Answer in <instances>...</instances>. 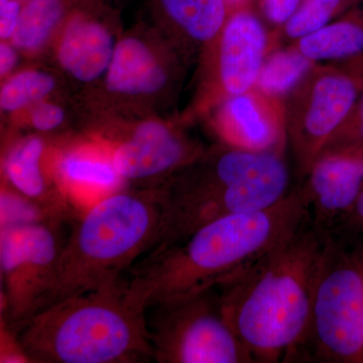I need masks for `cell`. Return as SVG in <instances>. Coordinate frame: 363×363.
<instances>
[{"instance_id": "6da1fadb", "label": "cell", "mask_w": 363, "mask_h": 363, "mask_svg": "<svg viewBox=\"0 0 363 363\" xmlns=\"http://www.w3.org/2000/svg\"><path fill=\"white\" fill-rule=\"evenodd\" d=\"M330 236L308 217L292 235L217 288L222 312L253 362L297 359Z\"/></svg>"}, {"instance_id": "7a4b0ae2", "label": "cell", "mask_w": 363, "mask_h": 363, "mask_svg": "<svg viewBox=\"0 0 363 363\" xmlns=\"http://www.w3.org/2000/svg\"><path fill=\"white\" fill-rule=\"evenodd\" d=\"M307 219L298 186L271 207L222 217L178 245L150 252L126 286L145 309L209 292L240 276Z\"/></svg>"}, {"instance_id": "3957f363", "label": "cell", "mask_w": 363, "mask_h": 363, "mask_svg": "<svg viewBox=\"0 0 363 363\" xmlns=\"http://www.w3.org/2000/svg\"><path fill=\"white\" fill-rule=\"evenodd\" d=\"M145 308L118 281L72 296L18 321L26 358L50 363H117L155 357Z\"/></svg>"}, {"instance_id": "277c9868", "label": "cell", "mask_w": 363, "mask_h": 363, "mask_svg": "<svg viewBox=\"0 0 363 363\" xmlns=\"http://www.w3.org/2000/svg\"><path fill=\"white\" fill-rule=\"evenodd\" d=\"M164 209V194L157 199L118 193L98 202L60 248L30 314L121 281V272L154 247Z\"/></svg>"}, {"instance_id": "5b68a950", "label": "cell", "mask_w": 363, "mask_h": 363, "mask_svg": "<svg viewBox=\"0 0 363 363\" xmlns=\"http://www.w3.org/2000/svg\"><path fill=\"white\" fill-rule=\"evenodd\" d=\"M204 166L164 194L161 228L152 252L178 245L222 217L271 207L291 191L285 152L228 147Z\"/></svg>"}, {"instance_id": "8992f818", "label": "cell", "mask_w": 363, "mask_h": 363, "mask_svg": "<svg viewBox=\"0 0 363 363\" xmlns=\"http://www.w3.org/2000/svg\"><path fill=\"white\" fill-rule=\"evenodd\" d=\"M330 235L296 362L363 363V238Z\"/></svg>"}, {"instance_id": "52a82bcc", "label": "cell", "mask_w": 363, "mask_h": 363, "mask_svg": "<svg viewBox=\"0 0 363 363\" xmlns=\"http://www.w3.org/2000/svg\"><path fill=\"white\" fill-rule=\"evenodd\" d=\"M363 88V55L313 67L288 95L286 138L303 179L350 116Z\"/></svg>"}, {"instance_id": "ba28073f", "label": "cell", "mask_w": 363, "mask_h": 363, "mask_svg": "<svg viewBox=\"0 0 363 363\" xmlns=\"http://www.w3.org/2000/svg\"><path fill=\"white\" fill-rule=\"evenodd\" d=\"M214 290L159 306V324L149 330L155 357L172 363H253L229 325Z\"/></svg>"}, {"instance_id": "9c48e42d", "label": "cell", "mask_w": 363, "mask_h": 363, "mask_svg": "<svg viewBox=\"0 0 363 363\" xmlns=\"http://www.w3.org/2000/svg\"><path fill=\"white\" fill-rule=\"evenodd\" d=\"M60 248L51 230L33 222L6 227L1 238V271L9 305L16 321L32 313Z\"/></svg>"}, {"instance_id": "30bf717a", "label": "cell", "mask_w": 363, "mask_h": 363, "mask_svg": "<svg viewBox=\"0 0 363 363\" xmlns=\"http://www.w3.org/2000/svg\"><path fill=\"white\" fill-rule=\"evenodd\" d=\"M362 188L363 145L323 150L300 185L310 221L329 233L350 213Z\"/></svg>"}, {"instance_id": "8fae6325", "label": "cell", "mask_w": 363, "mask_h": 363, "mask_svg": "<svg viewBox=\"0 0 363 363\" xmlns=\"http://www.w3.org/2000/svg\"><path fill=\"white\" fill-rule=\"evenodd\" d=\"M286 106L283 98L253 87L228 98L218 117V128L228 147L252 152H285Z\"/></svg>"}, {"instance_id": "7c38bea8", "label": "cell", "mask_w": 363, "mask_h": 363, "mask_svg": "<svg viewBox=\"0 0 363 363\" xmlns=\"http://www.w3.org/2000/svg\"><path fill=\"white\" fill-rule=\"evenodd\" d=\"M267 51L269 35L257 16L245 9L229 16L218 51L219 83L227 99L255 87Z\"/></svg>"}, {"instance_id": "4fadbf2b", "label": "cell", "mask_w": 363, "mask_h": 363, "mask_svg": "<svg viewBox=\"0 0 363 363\" xmlns=\"http://www.w3.org/2000/svg\"><path fill=\"white\" fill-rule=\"evenodd\" d=\"M197 157L193 145L157 121L138 125L133 135L117 147L112 162L126 180H145L187 166Z\"/></svg>"}, {"instance_id": "5bb4252c", "label": "cell", "mask_w": 363, "mask_h": 363, "mask_svg": "<svg viewBox=\"0 0 363 363\" xmlns=\"http://www.w3.org/2000/svg\"><path fill=\"white\" fill-rule=\"evenodd\" d=\"M113 39L96 21L76 18L67 26L58 50L60 64L74 78L91 82L108 70Z\"/></svg>"}, {"instance_id": "9a60e30c", "label": "cell", "mask_w": 363, "mask_h": 363, "mask_svg": "<svg viewBox=\"0 0 363 363\" xmlns=\"http://www.w3.org/2000/svg\"><path fill=\"white\" fill-rule=\"evenodd\" d=\"M166 73L142 40L128 38L118 43L107 70L106 86L123 94H150L161 89Z\"/></svg>"}, {"instance_id": "2e32d148", "label": "cell", "mask_w": 363, "mask_h": 363, "mask_svg": "<svg viewBox=\"0 0 363 363\" xmlns=\"http://www.w3.org/2000/svg\"><path fill=\"white\" fill-rule=\"evenodd\" d=\"M296 48L311 61H344L363 55V1L342 18L298 40Z\"/></svg>"}, {"instance_id": "e0dca14e", "label": "cell", "mask_w": 363, "mask_h": 363, "mask_svg": "<svg viewBox=\"0 0 363 363\" xmlns=\"http://www.w3.org/2000/svg\"><path fill=\"white\" fill-rule=\"evenodd\" d=\"M167 13L196 42H210L226 23L224 0H161Z\"/></svg>"}, {"instance_id": "ac0fdd59", "label": "cell", "mask_w": 363, "mask_h": 363, "mask_svg": "<svg viewBox=\"0 0 363 363\" xmlns=\"http://www.w3.org/2000/svg\"><path fill=\"white\" fill-rule=\"evenodd\" d=\"M315 65L294 45L269 52L255 87L272 96H288Z\"/></svg>"}, {"instance_id": "d6986e66", "label": "cell", "mask_w": 363, "mask_h": 363, "mask_svg": "<svg viewBox=\"0 0 363 363\" xmlns=\"http://www.w3.org/2000/svg\"><path fill=\"white\" fill-rule=\"evenodd\" d=\"M63 14L62 0H30L21 9L13 45L21 51H37L47 42Z\"/></svg>"}, {"instance_id": "ffe728a7", "label": "cell", "mask_w": 363, "mask_h": 363, "mask_svg": "<svg viewBox=\"0 0 363 363\" xmlns=\"http://www.w3.org/2000/svg\"><path fill=\"white\" fill-rule=\"evenodd\" d=\"M44 143L30 138L11 150L6 161V176L21 194L28 198L40 197L45 191V180L40 171Z\"/></svg>"}, {"instance_id": "44dd1931", "label": "cell", "mask_w": 363, "mask_h": 363, "mask_svg": "<svg viewBox=\"0 0 363 363\" xmlns=\"http://www.w3.org/2000/svg\"><path fill=\"white\" fill-rule=\"evenodd\" d=\"M363 0H304L284 23L281 35L286 40L302 39L329 25L333 18L347 13Z\"/></svg>"}, {"instance_id": "7402d4cb", "label": "cell", "mask_w": 363, "mask_h": 363, "mask_svg": "<svg viewBox=\"0 0 363 363\" xmlns=\"http://www.w3.org/2000/svg\"><path fill=\"white\" fill-rule=\"evenodd\" d=\"M60 172L73 185L99 189L114 187L121 178L113 162L85 152L67 155L60 162Z\"/></svg>"}, {"instance_id": "603a6c76", "label": "cell", "mask_w": 363, "mask_h": 363, "mask_svg": "<svg viewBox=\"0 0 363 363\" xmlns=\"http://www.w3.org/2000/svg\"><path fill=\"white\" fill-rule=\"evenodd\" d=\"M54 87V78L49 74L23 71L14 75L4 85L0 93V105L6 111H18L43 99Z\"/></svg>"}, {"instance_id": "cb8c5ba5", "label": "cell", "mask_w": 363, "mask_h": 363, "mask_svg": "<svg viewBox=\"0 0 363 363\" xmlns=\"http://www.w3.org/2000/svg\"><path fill=\"white\" fill-rule=\"evenodd\" d=\"M358 145H363V88L350 116L332 136L325 150Z\"/></svg>"}, {"instance_id": "d4e9b609", "label": "cell", "mask_w": 363, "mask_h": 363, "mask_svg": "<svg viewBox=\"0 0 363 363\" xmlns=\"http://www.w3.org/2000/svg\"><path fill=\"white\" fill-rule=\"evenodd\" d=\"M64 116L65 114L61 107L48 102H40L33 109L30 119L38 130L49 131L61 125Z\"/></svg>"}, {"instance_id": "484cf974", "label": "cell", "mask_w": 363, "mask_h": 363, "mask_svg": "<svg viewBox=\"0 0 363 363\" xmlns=\"http://www.w3.org/2000/svg\"><path fill=\"white\" fill-rule=\"evenodd\" d=\"M330 233L350 238L363 236V188L350 213L332 229Z\"/></svg>"}, {"instance_id": "4316f807", "label": "cell", "mask_w": 363, "mask_h": 363, "mask_svg": "<svg viewBox=\"0 0 363 363\" xmlns=\"http://www.w3.org/2000/svg\"><path fill=\"white\" fill-rule=\"evenodd\" d=\"M304 0H264L262 11L274 25L281 26L302 4Z\"/></svg>"}, {"instance_id": "83f0119b", "label": "cell", "mask_w": 363, "mask_h": 363, "mask_svg": "<svg viewBox=\"0 0 363 363\" xmlns=\"http://www.w3.org/2000/svg\"><path fill=\"white\" fill-rule=\"evenodd\" d=\"M21 6L18 0H0V37L13 38L20 21Z\"/></svg>"}, {"instance_id": "f1b7e54d", "label": "cell", "mask_w": 363, "mask_h": 363, "mask_svg": "<svg viewBox=\"0 0 363 363\" xmlns=\"http://www.w3.org/2000/svg\"><path fill=\"white\" fill-rule=\"evenodd\" d=\"M18 56L13 45L1 43L0 45V74L6 76L11 73L16 65Z\"/></svg>"}, {"instance_id": "f546056e", "label": "cell", "mask_w": 363, "mask_h": 363, "mask_svg": "<svg viewBox=\"0 0 363 363\" xmlns=\"http://www.w3.org/2000/svg\"><path fill=\"white\" fill-rule=\"evenodd\" d=\"M224 1H225L227 7L240 11V9H245V6H247L250 0H224Z\"/></svg>"}]
</instances>
